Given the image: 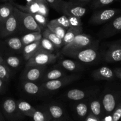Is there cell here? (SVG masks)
<instances>
[{
    "instance_id": "1",
    "label": "cell",
    "mask_w": 121,
    "mask_h": 121,
    "mask_svg": "<svg viewBox=\"0 0 121 121\" xmlns=\"http://www.w3.org/2000/svg\"><path fill=\"white\" fill-rule=\"evenodd\" d=\"M14 14L16 17L19 23V32L22 34L32 32H42L31 14L22 11L14 7Z\"/></svg>"
},
{
    "instance_id": "2",
    "label": "cell",
    "mask_w": 121,
    "mask_h": 121,
    "mask_svg": "<svg viewBox=\"0 0 121 121\" xmlns=\"http://www.w3.org/2000/svg\"><path fill=\"white\" fill-rule=\"evenodd\" d=\"M67 57L74 59L77 61L83 64H91L95 62L99 57V53L96 44L91 47L77 51L64 54Z\"/></svg>"
},
{
    "instance_id": "3",
    "label": "cell",
    "mask_w": 121,
    "mask_h": 121,
    "mask_svg": "<svg viewBox=\"0 0 121 121\" xmlns=\"http://www.w3.org/2000/svg\"><path fill=\"white\" fill-rule=\"evenodd\" d=\"M95 44L96 43L94 42L90 35L82 33L77 35L70 43L63 46L62 48V53L64 54L68 53L77 52L91 47Z\"/></svg>"
},
{
    "instance_id": "4",
    "label": "cell",
    "mask_w": 121,
    "mask_h": 121,
    "mask_svg": "<svg viewBox=\"0 0 121 121\" xmlns=\"http://www.w3.org/2000/svg\"><path fill=\"white\" fill-rule=\"evenodd\" d=\"M58 56L55 54L47 52L40 48L37 53L26 62V67L34 66H46L55 63L57 60Z\"/></svg>"
},
{
    "instance_id": "5",
    "label": "cell",
    "mask_w": 121,
    "mask_h": 121,
    "mask_svg": "<svg viewBox=\"0 0 121 121\" xmlns=\"http://www.w3.org/2000/svg\"><path fill=\"white\" fill-rule=\"evenodd\" d=\"M12 4L22 11L25 13H28L31 14H41L47 17L49 15V7L47 4L44 2L36 1L34 0H32L27 2L25 5L18 4L13 1H10Z\"/></svg>"
},
{
    "instance_id": "6",
    "label": "cell",
    "mask_w": 121,
    "mask_h": 121,
    "mask_svg": "<svg viewBox=\"0 0 121 121\" xmlns=\"http://www.w3.org/2000/svg\"><path fill=\"white\" fill-rule=\"evenodd\" d=\"M2 112L5 117L10 121H17L23 119L24 116L19 110L17 102L12 98H7L2 103Z\"/></svg>"
},
{
    "instance_id": "7",
    "label": "cell",
    "mask_w": 121,
    "mask_h": 121,
    "mask_svg": "<svg viewBox=\"0 0 121 121\" xmlns=\"http://www.w3.org/2000/svg\"><path fill=\"white\" fill-rule=\"evenodd\" d=\"M121 100L119 92L108 91L102 96L101 98L103 113L106 115H111Z\"/></svg>"
},
{
    "instance_id": "8",
    "label": "cell",
    "mask_w": 121,
    "mask_h": 121,
    "mask_svg": "<svg viewBox=\"0 0 121 121\" xmlns=\"http://www.w3.org/2000/svg\"><path fill=\"white\" fill-rule=\"evenodd\" d=\"M121 14V11L116 8H109L96 11L93 13L90 19L92 24L99 25L107 23Z\"/></svg>"
},
{
    "instance_id": "9",
    "label": "cell",
    "mask_w": 121,
    "mask_h": 121,
    "mask_svg": "<svg viewBox=\"0 0 121 121\" xmlns=\"http://www.w3.org/2000/svg\"><path fill=\"white\" fill-rule=\"evenodd\" d=\"M80 76L78 74H74L72 75H66L58 79L43 82L41 85L47 92H53L58 91L62 87L67 86L71 83L78 80Z\"/></svg>"
},
{
    "instance_id": "10",
    "label": "cell",
    "mask_w": 121,
    "mask_h": 121,
    "mask_svg": "<svg viewBox=\"0 0 121 121\" xmlns=\"http://www.w3.org/2000/svg\"><path fill=\"white\" fill-rule=\"evenodd\" d=\"M19 32V23L13 13L9 18L0 22V38L5 39Z\"/></svg>"
},
{
    "instance_id": "11",
    "label": "cell",
    "mask_w": 121,
    "mask_h": 121,
    "mask_svg": "<svg viewBox=\"0 0 121 121\" xmlns=\"http://www.w3.org/2000/svg\"><path fill=\"white\" fill-rule=\"evenodd\" d=\"M61 13L66 15L81 18L85 14L87 9L83 5L76 2L62 1L60 7Z\"/></svg>"
},
{
    "instance_id": "12",
    "label": "cell",
    "mask_w": 121,
    "mask_h": 121,
    "mask_svg": "<svg viewBox=\"0 0 121 121\" xmlns=\"http://www.w3.org/2000/svg\"><path fill=\"white\" fill-rule=\"evenodd\" d=\"M46 71V66H34L26 67L22 74V80L36 82L41 80Z\"/></svg>"
},
{
    "instance_id": "13",
    "label": "cell",
    "mask_w": 121,
    "mask_h": 121,
    "mask_svg": "<svg viewBox=\"0 0 121 121\" xmlns=\"http://www.w3.org/2000/svg\"><path fill=\"white\" fill-rule=\"evenodd\" d=\"M121 33V14L107 22L101 31L102 37H110Z\"/></svg>"
},
{
    "instance_id": "14",
    "label": "cell",
    "mask_w": 121,
    "mask_h": 121,
    "mask_svg": "<svg viewBox=\"0 0 121 121\" xmlns=\"http://www.w3.org/2000/svg\"><path fill=\"white\" fill-rule=\"evenodd\" d=\"M104 59L106 62L115 63L121 61V41L112 43L106 50Z\"/></svg>"
},
{
    "instance_id": "15",
    "label": "cell",
    "mask_w": 121,
    "mask_h": 121,
    "mask_svg": "<svg viewBox=\"0 0 121 121\" xmlns=\"http://www.w3.org/2000/svg\"><path fill=\"white\" fill-rule=\"evenodd\" d=\"M21 87L26 94L34 96H43L47 93V91L43 88L41 84H38L36 82L23 80Z\"/></svg>"
},
{
    "instance_id": "16",
    "label": "cell",
    "mask_w": 121,
    "mask_h": 121,
    "mask_svg": "<svg viewBox=\"0 0 121 121\" xmlns=\"http://www.w3.org/2000/svg\"><path fill=\"white\" fill-rule=\"evenodd\" d=\"M1 47L9 52L21 53L23 52L24 45L21 42L20 37H9L6 38L5 40L1 43Z\"/></svg>"
},
{
    "instance_id": "17",
    "label": "cell",
    "mask_w": 121,
    "mask_h": 121,
    "mask_svg": "<svg viewBox=\"0 0 121 121\" xmlns=\"http://www.w3.org/2000/svg\"><path fill=\"white\" fill-rule=\"evenodd\" d=\"M91 76L96 80L112 81L115 79L116 76L113 70L106 66H103L94 70L91 73Z\"/></svg>"
},
{
    "instance_id": "18",
    "label": "cell",
    "mask_w": 121,
    "mask_h": 121,
    "mask_svg": "<svg viewBox=\"0 0 121 121\" xmlns=\"http://www.w3.org/2000/svg\"><path fill=\"white\" fill-rule=\"evenodd\" d=\"M57 66L65 70L72 72H79L84 70V66L83 63L71 59H63L59 60L57 64Z\"/></svg>"
},
{
    "instance_id": "19",
    "label": "cell",
    "mask_w": 121,
    "mask_h": 121,
    "mask_svg": "<svg viewBox=\"0 0 121 121\" xmlns=\"http://www.w3.org/2000/svg\"><path fill=\"white\" fill-rule=\"evenodd\" d=\"M66 75L65 70L62 69L58 66H56V67H55L53 69H51L49 70H46L42 79H41V81L43 83L45 82L50 81V80H53Z\"/></svg>"
},
{
    "instance_id": "20",
    "label": "cell",
    "mask_w": 121,
    "mask_h": 121,
    "mask_svg": "<svg viewBox=\"0 0 121 121\" xmlns=\"http://www.w3.org/2000/svg\"><path fill=\"white\" fill-rule=\"evenodd\" d=\"M46 108L51 114L52 119L59 121H63L65 117V111L60 105L55 104H49Z\"/></svg>"
},
{
    "instance_id": "21",
    "label": "cell",
    "mask_w": 121,
    "mask_h": 121,
    "mask_svg": "<svg viewBox=\"0 0 121 121\" xmlns=\"http://www.w3.org/2000/svg\"><path fill=\"white\" fill-rule=\"evenodd\" d=\"M40 48V41L24 46L23 50V56L25 60L27 61L33 56Z\"/></svg>"
},
{
    "instance_id": "22",
    "label": "cell",
    "mask_w": 121,
    "mask_h": 121,
    "mask_svg": "<svg viewBox=\"0 0 121 121\" xmlns=\"http://www.w3.org/2000/svg\"><path fill=\"white\" fill-rule=\"evenodd\" d=\"M90 93L85 91L78 89H73L68 91L65 93L66 99L73 101H80L85 99Z\"/></svg>"
},
{
    "instance_id": "23",
    "label": "cell",
    "mask_w": 121,
    "mask_h": 121,
    "mask_svg": "<svg viewBox=\"0 0 121 121\" xmlns=\"http://www.w3.org/2000/svg\"><path fill=\"white\" fill-rule=\"evenodd\" d=\"M16 102L18 109L20 112L25 117L32 118L36 109L25 100H19Z\"/></svg>"
},
{
    "instance_id": "24",
    "label": "cell",
    "mask_w": 121,
    "mask_h": 121,
    "mask_svg": "<svg viewBox=\"0 0 121 121\" xmlns=\"http://www.w3.org/2000/svg\"><path fill=\"white\" fill-rule=\"evenodd\" d=\"M20 37L23 44L24 46L36 41H40L43 37L42 32L37 31L26 33L22 34Z\"/></svg>"
},
{
    "instance_id": "25",
    "label": "cell",
    "mask_w": 121,
    "mask_h": 121,
    "mask_svg": "<svg viewBox=\"0 0 121 121\" xmlns=\"http://www.w3.org/2000/svg\"><path fill=\"white\" fill-rule=\"evenodd\" d=\"M89 105V111L95 117H97L99 119H102L103 116V110L102 107L101 99H93L90 101Z\"/></svg>"
},
{
    "instance_id": "26",
    "label": "cell",
    "mask_w": 121,
    "mask_h": 121,
    "mask_svg": "<svg viewBox=\"0 0 121 121\" xmlns=\"http://www.w3.org/2000/svg\"><path fill=\"white\" fill-rule=\"evenodd\" d=\"M5 63L11 70L19 68L22 63V59L20 56L13 54H6L2 56Z\"/></svg>"
},
{
    "instance_id": "27",
    "label": "cell",
    "mask_w": 121,
    "mask_h": 121,
    "mask_svg": "<svg viewBox=\"0 0 121 121\" xmlns=\"http://www.w3.org/2000/svg\"><path fill=\"white\" fill-rule=\"evenodd\" d=\"M42 35L43 37L46 38L49 40L56 48H62L64 46L63 40L59 37L58 35L51 31L47 28H45L42 31Z\"/></svg>"
},
{
    "instance_id": "28",
    "label": "cell",
    "mask_w": 121,
    "mask_h": 121,
    "mask_svg": "<svg viewBox=\"0 0 121 121\" xmlns=\"http://www.w3.org/2000/svg\"><path fill=\"white\" fill-rule=\"evenodd\" d=\"M14 6L11 2L0 5V22L9 18L14 13Z\"/></svg>"
},
{
    "instance_id": "29",
    "label": "cell",
    "mask_w": 121,
    "mask_h": 121,
    "mask_svg": "<svg viewBox=\"0 0 121 121\" xmlns=\"http://www.w3.org/2000/svg\"><path fill=\"white\" fill-rule=\"evenodd\" d=\"M82 32H83V27H70L66 30L65 36L63 39L64 46L70 43L77 35L82 33Z\"/></svg>"
},
{
    "instance_id": "30",
    "label": "cell",
    "mask_w": 121,
    "mask_h": 121,
    "mask_svg": "<svg viewBox=\"0 0 121 121\" xmlns=\"http://www.w3.org/2000/svg\"><path fill=\"white\" fill-rule=\"evenodd\" d=\"M33 121H52V118L46 108L36 109L33 114Z\"/></svg>"
},
{
    "instance_id": "31",
    "label": "cell",
    "mask_w": 121,
    "mask_h": 121,
    "mask_svg": "<svg viewBox=\"0 0 121 121\" xmlns=\"http://www.w3.org/2000/svg\"><path fill=\"white\" fill-rule=\"evenodd\" d=\"M75 111L77 115L82 119H85L88 114L89 105L85 102H79L75 106Z\"/></svg>"
},
{
    "instance_id": "32",
    "label": "cell",
    "mask_w": 121,
    "mask_h": 121,
    "mask_svg": "<svg viewBox=\"0 0 121 121\" xmlns=\"http://www.w3.org/2000/svg\"><path fill=\"white\" fill-rule=\"evenodd\" d=\"M47 28L49 29L51 31H52L55 34H56L57 35H58L59 37L61 38L62 40L66 32V29H65L64 27L60 26V25L52 21V20L48 22L47 24Z\"/></svg>"
},
{
    "instance_id": "33",
    "label": "cell",
    "mask_w": 121,
    "mask_h": 121,
    "mask_svg": "<svg viewBox=\"0 0 121 121\" xmlns=\"http://www.w3.org/2000/svg\"><path fill=\"white\" fill-rule=\"evenodd\" d=\"M11 70H12L5 63L4 61L0 64V79L3 80L5 82L8 83L11 77Z\"/></svg>"
},
{
    "instance_id": "34",
    "label": "cell",
    "mask_w": 121,
    "mask_h": 121,
    "mask_svg": "<svg viewBox=\"0 0 121 121\" xmlns=\"http://www.w3.org/2000/svg\"><path fill=\"white\" fill-rule=\"evenodd\" d=\"M32 15L34 18V20L37 22V24L40 27L42 31L45 28H47V24L49 22L47 17L41 14H32Z\"/></svg>"
},
{
    "instance_id": "35",
    "label": "cell",
    "mask_w": 121,
    "mask_h": 121,
    "mask_svg": "<svg viewBox=\"0 0 121 121\" xmlns=\"http://www.w3.org/2000/svg\"><path fill=\"white\" fill-rule=\"evenodd\" d=\"M40 48L52 53L55 52V48H56L49 40L43 37L40 41Z\"/></svg>"
},
{
    "instance_id": "36",
    "label": "cell",
    "mask_w": 121,
    "mask_h": 121,
    "mask_svg": "<svg viewBox=\"0 0 121 121\" xmlns=\"http://www.w3.org/2000/svg\"><path fill=\"white\" fill-rule=\"evenodd\" d=\"M52 21L56 22L58 24L60 25V26L64 27L66 30L70 27V21H69V19L68 18V17L66 15H65V14H64L62 16L59 17L57 18L52 20Z\"/></svg>"
},
{
    "instance_id": "37",
    "label": "cell",
    "mask_w": 121,
    "mask_h": 121,
    "mask_svg": "<svg viewBox=\"0 0 121 121\" xmlns=\"http://www.w3.org/2000/svg\"><path fill=\"white\" fill-rule=\"evenodd\" d=\"M115 0H94L92 2L93 8H100L111 4Z\"/></svg>"
},
{
    "instance_id": "38",
    "label": "cell",
    "mask_w": 121,
    "mask_h": 121,
    "mask_svg": "<svg viewBox=\"0 0 121 121\" xmlns=\"http://www.w3.org/2000/svg\"><path fill=\"white\" fill-rule=\"evenodd\" d=\"M70 21V27H83L81 18L71 15H66Z\"/></svg>"
},
{
    "instance_id": "39",
    "label": "cell",
    "mask_w": 121,
    "mask_h": 121,
    "mask_svg": "<svg viewBox=\"0 0 121 121\" xmlns=\"http://www.w3.org/2000/svg\"><path fill=\"white\" fill-rule=\"evenodd\" d=\"M112 121H119L121 118V100L111 114Z\"/></svg>"
},
{
    "instance_id": "40",
    "label": "cell",
    "mask_w": 121,
    "mask_h": 121,
    "mask_svg": "<svg viewBox=\"0 0 121 121\" xmlns=\"http://www.w3.org/2000/svg\"><path fill=\"white\" fill-rule=\"evenodd\" d=\"M62 1L63 0H46L48 5L52 7L56 11L60 12V13L61 12L60 7H61V4Z\"/></svg>"
},
{
    "instance_id": "41",
    "label": "cell",
    "mask_w": 121,
    "mask_h": 121,
    "mask_svg": "<svg viewBox=\"0 0 121 121\" xmlns=\"http://www.w3.org/2000/svg\"><path fill=\"white\" fill-rule=\"evenodd\" d=\"M84 121H101L100 119H99L97 117H95L94 115L89 112L88 114L86 117V118L84 119Z\"/></svg>"
},
{
    "instance_id": "42",
    "label": "cell",
    "mask_w": 121,
    "mask_h": 121,
    "mask_svg": "<svg viewBox=\"0 0 121 121\" xmlns=\"http://www.w3.org/2000/svg\"><path fill=\"white\" fill-rule=\"evenodd\" d=\"M6 83L3 80L0 79V94H2L6 91Z\"/></svg>"
},
{
    "instance_id": "43",
    "label": "cell",
    "mask_w": 121,
    "mask_h": 121,
    "mask_svg": "<svg viewBox=\"0 0 121 121\" xmlns=\"http://www.w3.org/2000/svg\"><path fill=\"white\" fill-rule=\"evenodd\" d=\"M113 70L116 78L121 80V68H116Z\"/></svg>"
},
{
    "instance_id": "44",
    "label": "cell",
    "mask_w": 121,
    "mask_h": 121,
    "mask_svg": "<svg viewBox=\"0 0 121 121\" xmlns=\"http://www.w3.org/2000/svg\"><path fill=\"white\" fill-rule=\"evenodd\" d=\"M91 0H75L76 2H78V3L80 4L84 5L85 4L89 2Z\"/></svg>"
},
{
    "instance_id": "45",
    "label": "cell",
    "mask_w": 121,
    "mask_h": 121,
    "mask_svg": "<svg viewBox=\"0 0 121 121\" xmlns=\"http://www.w3.org/2000/svg\"><path fill=\"white\" fill-rule=\"evenodd\" d=\"M0 121H4V118L2 114L1 113V111H0Z\"/></svg>"
},
{
    "instance_id": "46",
    "label": "cell",
    "mask_w": 121,
    "mask_h": 121,
    "mask_svg": "<svg viewBox=\"0 0 121 121\" xmlns=\"http://www.w3.org/2000/svg\"><path fill=\"white\" fill-rule=\"evenodd\" d=\"M2 62H4V59H3V57H2V56L0 54V64L2 63Z\"/></svg>"
},
{
    "instance_id": "47",
    "label": "cell",
    "mask_w": 121,
    "mask_h": 121,
    "mask_svg": "<svg viewBox=\"0 0 121 121\" xmlns=\"http://www.w3.org/2000/svg\"><path fill=\"white\" fill-rule=\"evenodd\" d=\"M34 1H39V2H44V3H46V4H47V2H46V0H34ZM47 5H48V4H47Z\"/></svg>"
},
{
    "instance_id": "48",
    "label": "cell",
    "mask_w": 121,
    "mask_h": 121,
    "mask_svg": "<svg viewBox=\"0 0 121 121\" xmlns=\"http://www.w3.org/2000/svg\"><path fill=\"white\" fill-rule=\"evenodd\" d=\"M1 1H4V2H7V1H9V2H10V1H13V0H1Z\"/></svg>"
},
{
    "instance_id": "49",
    "label": "cell",
    "mask_w": 121,
    "mask_h": 121,
    "mask_svg": "<svg viewBox=\"0 0 121 121\" xmlns=\"http://www.w3.org/2000/svg\"><path fill=\"white\" fill-rule=\"evenodd\" d=\"M52 121H57V120H56V119H52Z\"/></svg>"
},
{
    "instance_id": "50",
    "label": "cell",
    "mask_w": 121,
    "mask_h": 121,
    "mask_svg": "<svg viewBox=\"0 0 121 121\" xmlns=\"http://www.w3.org/2000/svg\"><path fill=\"white\" fill-rule=\"evenodd\" d=\"M120 120H121V119H120Z\"/></svg>"
}]
</instances>
